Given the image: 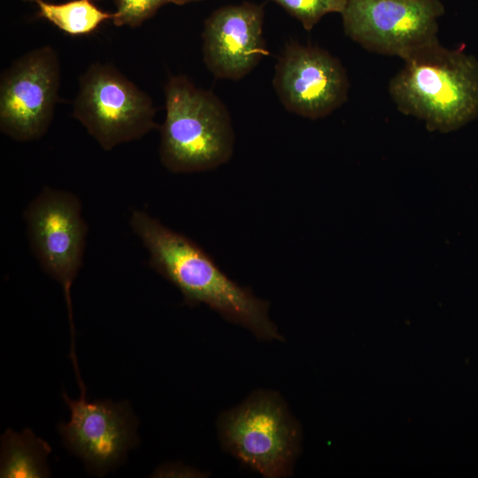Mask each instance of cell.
Here are the masks:
<instances>
[{
    "mask_svg": "<svg viewBox=\"0 0 478 478\" xmlns=\"http://www.w3.org/2000/svg\"><path fill=\"white\" fill-rule=\"evenodd\" d=\"M130 226L149 253L150 266L179 289L185 305H205L259 340L283 341L269 304L232 281L199 245L143 211L132 212Z\"/></svg>",
    "mask_w": 478,
    "mask_h": 478,
    "instance_id": "6da1fadb",
    "label": "cell"
},
{
    "mask_svg": "<svg viewBox=\"0 0 478 478\" xmlns=\"http://www.w3.org/2000/svg\"><path fill=\"white\" fill-rule=\"evenodd\" d=\"M390 79L389 93L399 112L430 131H455L478 117V59L439 41L407 57Z\"/></svg>",
    "mask_w": 478,
    "mask_h": 478,
    "instance_id": "7a4b0ae2",
    "label": "cell"
},
{
    "mask_svg": "<svg viewBox=\"0 0 478 478\" xmlns=\"http://www.w3.org/2000/svg\"><path fill=\"white\" fill-rule=\"evenodd\" d=\"M166 116L159 158L168 171L191 173L215 169L232 157L235 133L225 104L183 75L165 87Z\"/></svg>",
    "mask_w": 478,
    "mask_h": 478,
    "instance_id": "3957f363",
    "label": "cell"
},
{
    "mask_svg": "<svg viewBox=\"0 0 478 478\" xmlns=\"http://www.w3.org/2000/svg\"><path fill=\"white\" fill-rule=\"evenodd\" d=\"M217 430L223 450L262 476L283 478L292 474L301 431L278 392L254 391L221 412Z\"/></svg>",
    "mask_w": 478,
    "mask_h": 478,
    "instance_id": "277c9868",
    "label": "cell"
},
{
    "mask_svg": "<svg viewBox=\"0 0 478 478\" xmlns=\"http://www.w3.org/2000/svg\"><path fill=\"white\" fill-rule=\"evenodd\" d=\"M73 116L110 150L156 127L151 98L111 65L95 63L80 77Z\"/></svg>",
    "mask_w": 478,
    "mask_h": 478,
    "instance_id": "5b68a950",
    "label": "cell"
},
{
    "mask_svg": "<svg viewBox=\"0 0 478 478\" xmlns=\"http://www.w3.org/2000/svg\"><path fill=\"white\" fill-rule=\"evenodd\" d=\"M23 218L34 256L62 287L72 335L70 355L75 356L71 287L82 266L88 231L81 204L71 192L45 188L28 204Z\"/></svg>",
    "mask_w": 478,
    "mask_h": 478,
    "instance_id": "8992f818",
    "label": "cell"
},
{
    "mask_svg": "<svg viewBox=\"0 0 478 478\" xmlns=\"http://www.w3.org/2000/svg\"><path fill=\"white\" fill-rule=\"evenodd\" d=\"M440 0H346L345 35L364 49L405 59L438 40Z\"/></svg>",
    "mask_w": 478,
    "mask_h": 478,
    "instance_id": "52a82bcc",
    "label": "cell"
},
{
    "mask_svg": "<svg viewBox=\"0 0 478 478\" xmlns=\"http://www.w3.org/2000/svg\"><path fill=\"white\" fill-rule=\"evenodd\" d=\"M60 66L54 49L36 48L15 60L0 79V130L18 142L43 136L54 117Z\"/></svg>",
    "mask_w": 478,
    "mask_h": 478,
    "instance_id": "ba28073f",
    "label": "cell"
},
{
    "mask_svg": "<svg viewBox=\"0 0 478 478\" xmlns=\"http://www.w3.org/2000/svg\"><path fill=\"white\" fill-rule=\"evenodd\" d=\"M273 85L289 112L311 120L340 108L350 88L338 58L322 48L297 42L288 44L278 58Z\"/></svg>",
    "mask_w": 478,
    "mask_h": 478,
    "instance_id": "9c48e42d",
    "label": "cell"
},
{
    "mask_svg": "<svg viewBox=\"0 0 478 478\" xmlns=\"http://www.w3.org/2000/svg\"><path fill=\"white\" fill-rule=\"evenodd\" d=\"M70 420L58 426L66 449L80 457L90 474L104 475L121 463L128 450L138 443L137 420L127 403L78 399L63 392Z\"/></svg>",
    "mask_w": 478,
    "mask_h": 478,
    "instance_id": "30bf717a",
    "label": "cell"
},
{
    "mask_svg": "<svg viewBox=\"0 0 478 478\" xmlns=\"http://www.w3.org/2000/svg\"><path fill=\"white\" fill-rule=\"evenodd\" d=\"M263 25V6L248 2L222 6L206 19L203 58L214 77L238 81L259 64L267 55Z\"/></svg>",
    "mask_w": 478,
    "mask_h": 478,
    "instance_id": "8fae6325",
    "label": "cell"
},
{
    "mask_svg": "<svg viewBox=\"0 0 478 478\" xmlns=\"http://www.w3.org/2000/svg\"><path fill=\"white\" fill-rule=\"evenodd\" d=\"M50 451V445L31 429L20 433L7 429L1 436L0 477H50L47 457Z\"/></svg>",
    "mask_w": 478,
    "mask_h": 478,
    "instance_id": "7c38bea8",
    "label": "cell"
},
{
    "mask_svg": "<svg viewBox=\"0 0 478 478\" xmlns=\"http://www.w3.org/2000/svg\"><path fill=\"white\" fill-rule=\"evenodd\" d=\"M35 3L41 17L71 35L89 34L102 22L113 19V13L102 11L89 0H72L62 4L35 0Z\"/></svg>",
    "mask_w": 478,
    "mask_h": 478,
    "instance_id": "4fadbf2b",
    "label": "cell"
},
{
    "mask_svg": "<svg viewBox=\"0 0 478 478\" xmlns=\"http://www.w3.org/2000/svg\"><path fill=\"white\" fill-rule=\"evenodd\" d=\"M297 19L305 29L312 30L327 14L343 12L346 0H273Z\"/></svg>",
    "mask_w": 478,
    "mask_h": 478,
    "instance_id": "5bb4252c",
    "label": "cell"
},
{
    "mask_svg": "<svg viewBox=\"0 0 478 478\" xmlns=\"http://www.w3.org/2000/svg\"><path fill=\"white\" fill-rule=\"evenodd\" d=\"M116 11L112 21L115 26L135 27L150 19L169 0H114Z\"/></svg>",
    "mask_w": 478,
    "mask_h": 478,
    "instance_id": "9a60e30c",
    "label": "cell"
},
{
    "mask_svg": "<svg viewBox=\"0 0 478 478\" xmlns=\"http://www.w3.org/2000/svg\"><path fill=\"white\" fill-rule=\"evenodd\" d=\"M155 474L157 476H181V477H204L205 474L197 469L183 466L181 464L165 465L159 467Z\"/></svg>",
    "mask_w": 478,
    "mask_h": 478,
    "instance_id": "2e32d148",
    "label": "cell"
},
{
    "mask_svg": "<svg viewBox=\"0 0 478 478\" xmlns=\"http://www.w3.org/2000/svg\"><path fill=\"white\" fill-rule=\"evenodd\" d=\"M169 1L172 4L181 5V4H189V3H192V2H197V1H201V0H169Z\"/></svg>",
    "mask_w": 478,
    "mask_h": 478,
    "instance_id": "e0dca14e",
    "label": "cell"
},
{
    "mask_svg": "<svg viewBox=\"0 0 478 478\" xmlns=\"http://www.w3.org/2000/svg\"><path fill=\"white\" fill-rule=\"evenodd\" d=\"M23 1H31V2L35 3V0H23Z\"/></svg>",
    "mask_w": 478,
    "mask_h": 478,
    "instance_id": "ac0fdd59",
    "label": "cell"
},
{
    "mask_svg": "<svg viewBox=\"0 0 478 478\" xmlns=\"http://www.w3.org/2000/svg\"><path fill=\"white\" fill-rule=\"evenodd\" d=\"M89 1L94 2V1H98V0H89Z\"/></svg>",
    "mask_w": 478,
    "mask_h": 478,
    "instance_id": "d6986e66",
    "label": "cell"
}]
</instances>
